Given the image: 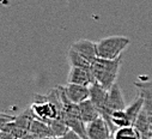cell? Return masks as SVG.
Wrapping results in <instances>:
<instances>
[{
    "instance_id": "cell-9",
    "label": "cell",
    "mask_w": 152,
    "mask_h": 139,
    "mask_svg": "<svg viewBox=\"0 0 152 139\" xmlns=\"http://www.w3.org/2000/svg\"><path fill=\"white\" fill-rule=\"evenodd\" d=\"M108 94H109V90H105L98 83H94L90 86V99L95 104V107L98 109L99 114H102L104 108H105Z\"/></svg>"
},
{
    "instance_id": "cell-11",
    "label": "cell",
    "mask_w": 152,
    "mask_h": 139,
    "mask_svg": "<svg viewBox=\"0 0 152 139\" xmlns=\"http://www.w3.org/2000/svg\"><path fill=\"white\" fill-rule=\"evenodd\" d=\"M78 106H79V112H80L82 119L86 125L95 121L96 119L101 118V114H99L98 109L95 107V104L91 102L90 98L82 102L80 104H78Z\"/></svg>"
},
{
    "instance_id": "cell-16",
    "label": "cell",
    "mask_w": 152,
    "mask_h": 139,
    "mask_svg": "<svg viewBox=\"0 0 152 139\" xmlns=\"http://www.w3.org/2000/svg\"><path fill=\"white\" fill-rule=\"evenodd\" d=\"M56 139H84V138H82L80 135H78L75 132H73V131H68L66 134H64L62 137H59V138H56Z\"/></svg>"
},
{
    "instance_id": "cell-15",
    "label": "cell",
    "mask_w": 152,
    "mask_h": 139,
    "mask_svg": "<svg viewBox=\"0 0 152 139\" xmlns=\"http://www.w3.org/2000/svg\"><path fill=\"white\" fill-rule=\"evenodd\" d=\"M111 139H140V135L133 126H127L118 128L113 133Z\"/></svg>"
},
{
    "instance_id": "cell-1",
    "label": "cell",
    "mask_w": 152,
    "mask_h": 139,
    "mask_svg": "<svg viewBox=\"0 0 152 139\" xmlns=\"http://www.w3.org/2000/svg\"><path fill=\"white\" fill-rule=\"evenodd\" d=\"M121 65H122V56L114 60L97 58L91 64V71L94 73L96 83L102 85L105 90H110L116 84Z\"/></svg>"
},
{
    "instance_id": "cell-5",
    "label": "cell",
    "mask_w": 152,
    "mask_h": 139,
    "mask_svg": "<svg viewBox=\"0 0 152 139\" xmlns=\"http://www.w3.org/2000/svg\"><path fill=\"white\" fill-rule=\"evenodd\" d=\"M67 83L71 84H77L90 88L94 83H96L94 73L91 71V67H71Z\"/></svg>"
},
{
    "instance_id": "cell-17",
    "label": "cell",
    "mask_w": 152,
    "mask_h": 139,
    "mask_svg": "<svg viewBox=\"0 0 152 139\" xmlns=\"http://www.w3.org/2000/svg\"><path fill=\"white\" fill-rule=\"evenodd\" d=\"M46 139H56V138H46Z\"/></svg>"
},
{
    "instance_id": "cell-6",
    "label": "cell",
    "mask_w": 152,
    "mask_h": 139,
    "mask_svg": "<svg viewBox=\"0 0 152 139\" xmlns=\"http://www.w3.org/2000/svg\"><path fill=\"white\" fill-rule=\"evenodd\" d=\"M88 139H111L113 133L105 120L101 116L86 125Z\"/></svg>"
},
{
    "instance_id": "cell-8",
    "label": "cell",
    "mask_w": 152,
    "mask_h": 139,
    "mask_svg": "<svg viewBox=\"0 0 152 139\" xmlns=\"http://www.w3.org/2000/svg\"><path fill=\"white\" fill-rule=\"evenodd\" d=\"M64 91L67 98L74 104H80L82 102L90 98V88L88 86L67 83L64 86Z\"/></svg>"
},
{
    "instance_id": "cell-14",
    "label": "cell",
    "mask_w": 152,
    "mask_h": 139,
    "mask_svg": "<svg viewBox=\"0 0 152 139\" xmlns=\"http://www.w3.org/2000/svg\"><path fill=\"white\" fill-rule=\"evenodd\" d=\"M67 61L71 67H88V68L91 67V64L89 61H86L83 56H80L72 48H69L67 52Z\"/></svg>"
},
{
    "instance_id": "cell-10",
    "label": "cell",
    "mask_w": 152,
    "mask_h": 139,
    "mask_svg": "<svg viewBox=\"0 0 152 139\" xmlns=\"http://www.w3.org/2000/svg\"><path fill=\"white\" fill-rule=\"evenodd\" d=\"M133 127L139 133L140 138H150V139H152L151 122H150L148 116H147V114H146V112L144 109L141 110V113L139 114V116L137 118V120L134 121Z\"/></svg>"
},
{
    "instance_id": "cell-13",
    "label": "cell",
    "mask_w": 152,
    "mask_h": 139,
    "mask_svg": "<svg viewBox=\"0 0 152 139\" xmlns=\"http://www.w3.org/2000/svg\"><path fill=\"white\" fill-rule=\"evenodd\" d=\"M142 109H144V101H142V98L139 97V96L129 104V106L126 107L125 112H126L127 116L129 118V120H131V122H132V126H133L134 121L137 120V118L139 116V114L141 113Z\"/></svg>"
},
{
    "instance_id": "cell-7",
    "label": "cell",
    "mask_w": 152,
    "mask_h": 139,
    "mask_svg": "<svg viewBox=\"0 0 152 139\" xmlns=\"http://www.w3.org/2000/svg\"><path fill=\"white\" fill-rule=\"evenodd\" d=\"M73 50L77 52L80 56H83L86 61H89L90 64H92L96 59H97V48H96V42H92L90 40L86 39H80L77 40L75 42H73L71 45V47Z\"/></svg>"
},
{
    "instance_id": "cell-4",
    "label": "cell",
    "mask_w": 152,
    "mask_h": 139,
    "mask_svg": "<svg viewBox=\"0 0 152 139\" xmlns=\"http://www.w3.org/2000/svg\"><path fill=\"white\" fill-rule=\"evenodd\" d=\"M134 86L137 88L138 96L144 101V110L146 112L152 127V79L139 77V79L134 82Z\"/></svg>"
},
{
    "instance_id": "cell-2",
    "label": "cell",
    "mask_w": 152,
    "mask_h": 139,
    "mask_svg": "<svg viewBox=\"0 0 152 139\" xmlns=\"http://www.w3.org/2000/svg\"><path fill=\"white\" fill-rule=\"evenodd\" d=\"M131 39L121 35H113L101 39L96 42L97 48V58L114 60L122 56V53L128 48L131 45Z\"/></svg>"
},
{
    "instance_id": "cell-18",
    "label": "cell",
    "mask_w": 152,
    "mask_h": 139,
    "mask_svg": "<svg viewBox=\"0 0 152 139\" xmlns=\"http://www.w3.org/2000/svg\"><path fill=\"white\" fill-rule=\"evenodd\" d=\"M140 139H150V138H140Z\"/></svg>"
},
{
    "instance_id": "cell-3",
    "label": "cell",
    "mask_w": 152,
    "mask_h": 139,
    "mask_svg": "<svg viewBox=\"0 0 152 139\" xmlns=\"http://www.w3.org/2000/svg\"><path fill=\"white\" fill-rule=\"evenodd\" d=\"M126 102H125V97L124 94L121 91L120 85L116 83L110 90L108 94V99L105 103V108L103 110V113L101 114V116L105 120V122L108 124V126L110 127L111 131V122H110V118L113 115V113H115L118 110H124L126 109ZM113 133V132H111Z\"/></svg>"
},
{
    "instance_id": "cell-12",
    "label": "cell",
    "mask_w": 152,
    "mask_h": 139,
    "mask_svg": "<svg viewBox=\"0 0 152 139\" xmlns=\"http://www.w3.org/2000/svg\"><path fill=\"white\" fill-rule=\"evenodd\" d=\"M30 134H34L36 137H39L41 139H46V138H55L54 133L50 128V126L43 121H40L37 119H34L31 121L30 125V129H29Z\"/></svg>"
}]
</instances>
